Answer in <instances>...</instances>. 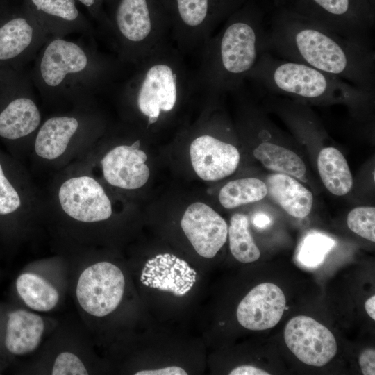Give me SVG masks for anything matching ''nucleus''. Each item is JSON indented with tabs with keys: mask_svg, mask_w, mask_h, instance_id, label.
Wrapping results in <instances>:
<instances>
[{
	"mask_svg": "<svg viewBox=\"0 0 375 375\" xmlns=\"http://www.w3.org/2000/svg\"><path fill=\"white\" fill-rule=\"evenodd\" d=\"M267 51L284 60L312 67L374 93L375 53L369 47L347 39L282 7L267 31Z\"/></svg>",
	"mask_w": 375,
	"mask_h": 375,
	"instance_id": "obj_1",
	"label": "nucleus"
},
{
	"mask_svg": "<svg viewBox=\"0 0 375 375\" xmlns=\"http://www.w3.org/2000/svg\"><path fill=\"white\" fill-rule=\"evenodd\" d=\"M264 13L254 0L233 12L201 47L194 72L196 87L212 96L237 92L267 49Z\"/></svg>",
	"mask_w": 375,
	"mask_h": 375,
	"instance_id": "obj_2",
	"label": "nucleus"
},
{
	"mask_svg": "<svg viewBox=\"0 0 375 375\" xmlns=\"http://www.w3.org/2000/svg\"><path fill=\"white\" fill-rule=\"evenodd\" d=\"M135 67V72L123 85V92L146 118L147 128L158 124L162 115L172 113L179 101L197 88L194 72L171 40Z\"/></svg>",
	"mask_w": 375,
	"mask_h": 375,
	"instance_id": "obj_3",
	"label": "nucleus"
},
{
	"mask_svg": "<svg viewBox=\"0 0 375 375\" xmlns=\"http://www.w3.org/2000/svg\"><path fill=\"white\" fill-rule=\"evenodd\" d=\"M247 80L271 93L315 102H343L356 106L372 99V93L343 79L303 63L278 59L268 51L259 56Z\"/></svg>",
	"mask_w": 375,
	"mask_h": 375,
	"instance_id": "obj_4",
	"label": "nucleus"
},
{
	"mask_svg": "<svg viewBox=\"0 0 375 375\" xmlns=\"http://www.w3.org/2000/svg\"><path fill=\"white\" fill-rule=\"evenodd\" d=\"M106 26L112 32L119 59L136 65L170 41V24L161 0H112Z\"/></svg>",
	"mask_w": 375,
	"mask_h": 375,
	"instance_id": "obj_5",
	"label": "nucleus"
},
{
	"mask_svg": "<svg viewBox=\"0 0 375 375\" xmlns=\"http://www.w3.org/2000/svg\"><path fill=\"white\" fill-rule=\"evenodd\" d=\"M248 0H161L170 24V40L183 55L203 44Z\"/></svg>",
	"mask_w": 375,
	"mask_h": 375,
	"instance_id": "obj_6",
	"label": "nucleus"
},
{
	"mask_svg": "<svg viewBox=\"0 0 375 375\" xmlns=\"http://www.w3.org/2000/svg\"><path fill=\"white\" fill-rule=\"evenodd\" d=\"M113 72L110 63L92 55L81 44L54 36L41 51L37 77L42 88L58 91L86 75L103 83Z\"/></svg>",
	"mask_w": 375,
	"mask_h": 375,
	"instance_id": "obj_7",
	"label": "nucleus"
},
{
	"mask_svg": "<svg viewBox=\"0 0 375 375\" xmlns=\"http://www.w3.org/2000/svg\"><path fill=\"white\" fill-rule=\"evenodd\" d=\"M292 11L357 43L372 47L375 5L370 0H292Z\"/></svg>",
	"mask_w": 375,
	"mask_h": 375,
	"instance_id": "obj_8",
	"label": "nucleus"
},
{
	"mask_svg": "<svg viewBox=\"0 0 375 375\" xmlns=\"http://www.w3.org/2000/svg\"><path fill=\"white\" fill-rule=\"evenodd\" d=\"M44 34L22 0H0V67L18 70Z\"/></svg>",
	"mask_w": 375,
	"mask_h": 375,
	"instance_id": "obj_9",
	"label": "nucleus"
},
{
	"mask_svg": "<svg viewBox=\"0 0 375 375\" xmlns=\"http://www.w3.org/2000/svg\"><path fill=\"white\" fill-rule=\"evenodd\" d=\"M125 287L121 269L108 262H99L80 275L76 297L81 307L91 315L104 317L114 311L122 299Z\"/></svg>",
	"mask_w": 375,
	"mask_h": 375,
	"instance_id": "obj_10",
	"label": "nucleus"
},
{
	"mask_svg": "<svg viewBox=\"0 0 375 375\" xmlns=\"http://www.w3.org/2000/svg\"><path fill=\"white\" fill-rule=\"evenodd\" d=\"M62 211L78 222L104 221L112 215L111 201L102 185L93 177L81 175L64 181L58 191Z\"/></svg>",
	"mask_w": 375,
	"mask_h": 375,
	"instance_id": "obj_11",
	"label": "nucleus"
},
{
	"mask_svg": "<svg viewBox=\"0 0 375 375\" xmlns=\"http://www.w3.org/2000/svg\"><path fill=\"white\" fill-rule=\"evenodd\" d=\"M289 349L301 362L322 367L336 354L337 342L333 333L313 318L299 315L292 318L284 331Z\"/></svg>",
	"mask_w": 375,
	"mask_h": 375,
	"instance_id": "obj_12",
	"label": "nucleus"
},
{
	"mask_svg": "<svg viewBox=\"0 0 375 375\" xmlns=\"http://www.w3.org/2000/svg\"><path fill=\"white\" fill-rule=\"evenodd\" d=\"M181 226L197 253L206 258L215 257L227 239L226 221L203 203L190 205L183 214Z\"/></svg>",
	"mask_w": 375,
	"mask_h": 375,
	"instance_id": "obj_13",
	"label": "nucleus"
},
{
	"mask_svg": "<svg viewBox=\"0 0 375 375\" xmlns=\"http://www.w3.org/2000/svg\"><path fill=\"white\" fill-rule=\"evenodd\" d=\"M285 297L281 289L272 283L253 288L237 308L238 322L249 330H265L275 326L285 308Z\"/></svg>",
	"mask_w": 375,
	"mask_h": 375,
	"instance_id": "obj_14",
	"label": "nucleus"
},
{
	"mask_svg": "<svg viewBox=\"0 0 375 375\" xmlns=\"http://www.w3.org/2000/svg\"><path fill=\"white\" fill-rule=\"evenodd\" d=\"M190 154L194 170L204 181H217L231 175L240 159L235 146L208 134L192 142Z\"/></svg>",
	"mask_w": 375,
	"mask_h": 375,
	"instance_id": "obj_15",
	"label": "nucleus"
},
{
	"mask_svg": "<svg viewBox=\"0 0 375 375\" xmlns=\"http://www.w3.org/2000/svg\"><path fill=\"white\" fill-rule=\"evenodd\" d=\"M140 140L131 145L122 144L108 151L101 160L105 180L122 189L135 190L142 187L149 177L145 164L146 153L140 149Z\"/></svg>",
	"mask_w": 375,
	"mask_h": 375,
	"instance_id": "obj_16",
	"label": "nucleus"
},
{
	"mask_svg": "<svg viewBox=\"0 0 375 375\" xmlns=\"http://www.w3.org/2000/svg\"><path fill=\"white\" fill-rule=\"evenodd\" d=\"M196 276V272L185 260L164 253L147 260L140 280L148 287L183 296L193 287Z\"/></svg>",
	"mask_w": 375,
	"mask_h": 375,
	"instance_id": "obj_17",
	"label": "nucleus"
},
{
	"mask_svg": "<svg viewBox=\"0 0 375 375\" xmlns=\"http://www.w3.org/2000/svg\"><path fill=\"white\" fill-rule=\"evenodd\" d=\"M44 31L62 37L87 27L76 0H22Z\"/></svg>",
	"mask_w": 375,
	"mask_h": 375,
	"instance_id": "obj_18",
	"label": "nucleus"
},
{
	"mask_svg": "<svg viewBox=\"0 0 375 375\" xmlns=\"http://www.w3.org/2000/svg\"><path fill=\"white\" fill-rule=\"evenodd\" d=\"M81 127V122L74 116L49 117L38 128L34 143L35 153L44 160L58 159L65 153Z\"/></svg>",
	"mask_w": 375,
	"mask_h": 375,
	"instance_id": "obj_19",
	"label": "nucleus"
},
{
	"mask_svg": "<svg viewBox=\"0 0 375 375\" xmlns=\"http://www.w3.org/2000/svg\"><path fill=\"white\" fill-rule=\"evenodd\" d=\"M42 317L24 310L10 312L6 322L4 344L14 355H24L38 347L44 331Z\"/></svg>",
	"mask_w": 375,
	"mask_h": 375,
	"instance_id": "obj_20",
	"label": "nucleus"
},
{
	"mask_svg": "<svg viewBox=\"0 0 375 375\" xmlns=\"http://www.w3.org/2000/svg\"><path fill=\"white\" fill-rule=\"evenodd\" d=\"M266 185L267 194L290 215L303 218L310 212L312 194L295 178L275 173L267 177Z\"/></svg>",
	"mask_w": 375,
	"mask_h": 375,
	"instance_id": "obj_21",
	"label": "nucleus"
},
{
	"mask_svg": "<svg viewBox=\"0 0 375 375\" xmlns=\"http://www.w3.org/2000/svg\"><path fill=\"white\" fill-rule=\"evenodd\" d=\"M317 168L326 188L337 196L347 194L353 185V178L343 154L337 149H322L317 158Z\"/></svg>",
	"mask_w": 375,
	"mask_h": 375,
	"instance_id": "obj_22",
	"label": "nucleus"
},
{
	"mask_svg": "<svg viewBox=\"0 0 375 375\" xmlns=\"http://www.w3.org/2000/svg\"><path fill=\"white\" fill-rule=\"evenodd\" d=\"M254 157L267 169L303 179L306 167L303 160L292 151L269 142H262L254 149Z\"/></svg>",
	"mask_w": 375,
	"mask_h": 375,
	"instance_id": "obj_23",
	"label": "nucleus"
},
{
	"mask_svg": "<svg viewBox=\"0 0 375 375\" xmlns=\"http://www.w3.org/2000/svg\"><path fill=\"white\" fill-rule=\"evenodd\" d=\"M16 290L26 306L37 311H49L58 303L59 294L56 289L41 276L24 273L16 281Z\"/></svg>",
	"mask_w": 375,
	"mask_h": 375,
	"instance_id": "obj_24",
	"label": "nucleus"
},
{
	"mask_svg": "<svg viewBox=\"0 0 375 375\" xmlns=\"http://www.w3.org/2000/svg\"><path fill=\"white\" fill-rule=\"evenodd\" d=\"M267 194L266 183L256 178H243L231 181L224 185L219 194L221 205L232 209L264 199Z\"/></svg>",
	"mask_w": 375,
	"mask_h": 375,
	"instance_id": "obj_25",
	"label": "nucleus"
},
{
	"mask_svg": "<svg viewBox=\"0 0 375 375\" xmlns=\"http://www.w3.org/2000/svg\"><path fill=\"white\" fill-rule=\"evenodd\" d=\"M228 234L231 252L238 261L249 263L260 258V250L249 231L244 215L237 213L231 217Z\"/></svg>",
	"mask_w": 375,
	"mask_h": 375,
	"instance_id": "obj_26",
	"label": "nucleus"
},
{
	"mask_svg": "<svg viewBox=\"0 0 375 375\" xmlns=\"http://www.w3.org/2000/svg\"><path fill=\"white\" fill-rule=\"evenodd\" d=\"M335 244L333 239L319 233H308L301 241L296 251V260L303 267L315 268L319 266Z\"/></svg>",
	"mask_w": 375,
	"mask_h": 375,
	"instance_id": "obj_27",
	"label": "nucleus"
},
{
	"mask_svg": "<svg viewBox=\"0 0 375 375\" xmlns=\"http://www.w3.org/2000/svg\"><path fill=\"white\" fill-rule=\"evenodd\" d=\"M347 226L357 235L375 242V208L360 206L351 210L347 216Z\"/></svg>",
	"mask_w": 375,
	"mask_h": 375,
	"instance_id": "obj_28",
	"label": "nucleus"
},
{
	"mask_svg": "<svg viewBox=\"0 0 375 375\" xmlns=\"http://www.w3.org/2000/svg\"><path fill=\"white\" fill-rule=\"evenodd\" d=\"M53 375H85L88 374L82 361L69 352L60 353L53 366Z\"/></svg>",
	"mask_w": 375,
	"mask_h": 375,
	"instance_id": "obj_29",
	"label": "nucleus"
},
{
	"mask_svg": "<svg viewBox=\"0 0 375 375\" xmlns=\"http://www.w3.org/2000/svg\"><path fill=\"white\" fill-rule=\"evenodd\" d=\"M85 7L90 13L97 19L106 24V15L103 8V0H76Z\"/></svg>",
	"mask_w": 375,
	"mask_h": 375,
	"instance_id": "obj_30",
	"label": "nucleus"
},
{
	"mask_svg": "<svg viewBox=\"0 0 375 375\" xmlns=\"http://www.w3.org/2000/svg\"><path fill=\"white\" fill-rule=\"evenodd\" d=\"M359 365L364 375L375 374V351L365 350L359 357Z\"/></svg>",
	"mask_w": 375,
	"mask_h": 375,
	"instance_id": "obj_31",
	"label": "nucleus"
},
{
	"mask_svg": "<svg viewBox=\"0 0 375 375\" xmlns=\"http://www.w3.org/2000/svg\"><path fill=\"white\" fill-rule=\"evenodd\" d=\"M135 375H187V372L178 366L166 367L158 369L142 370L135 374Z\"/></svg>",
	"mask_w": 375,
	"mask_h": 375,
	"instance_id": "obj_32",
	"label": "nucleus"
},
{
	"mask_svg": "<svg viewBox=\"0 0 375 375\" xmlns=\"http://www.w3.org/2000/svg\"><path fill=\"white\" fill-rule=\"evenodd\" d=\"M230 375H269L267 372L251 365H242L233 369Z\"/></svg>",
	"mask_w": 375,
	"mask_h": 375,
	"instance_id": "obj_33",
	"label": "nucleus"
},
{
	"mask_svg": "<svg viewBox=\"0 0 375 375\" xmlns=\"http://www.w3.org/2000/svg\"><path fill=\"white\" fill-rule=\"evenodd\" d=\"M270 222L271 220L269 217L262 213L256 215L253 219V224L256 227L260 228H265L270 223Z\"/></svg>",
	"mask_w": 375,
	"mask_h": 375,
	"instance_id": "obj_34",
	"label": "nucleus"
},
{
	"mask_svg": "<svg viewBox=\"0 0 375 375\" xmlns=\"http://www.w3.org/2000/svg\"><path fill=\"white\" fill-rule=\"evenodd\" d=\"M366 312L371 318L375 319V296L369 298L365 303Z\"/></svg>",
	"mask_w": 375,
	"mask_h": 375,
	"instance_id": "obj_35",
	"label": "nucleus"
},
{
	"mask_svg": "<svg viewBox=\"0 0 375 375\" xmlns=\"http://www.w3.org/2000/svg\"><path fill=\"white\" fill-rule=\"evenodd\" d=\"M275 3L278 6H283L285 3H290L292 0H274Z\"/></svg>",
	"mask_w": 375,
	"mask_h": 375,
	"instance_id": "obj_36",
	"label": "nucleus"
},
{
	"mask_svg": "<svg viewBox=\"0 0 375 375\" xmlns=\"http://www.w3.org/2000/svg\"><path fill=\"white\" fill-rule=\"evenodd\" d=\"M6 69L0 67V81H1V78H2V76H3V74H4L5 71H6Z\"/></svg>",
	"mask_w": 375,
	"mask_h": 375,
	"instance_id": "obj_37",
	"label": "nucleus"
},
{
	"mask_svg": "<svg viewBox=\"0 0 375 375\" xmlns=\"http://www.w3.org/2000/svg\"><path fill=\"white\" fill-rule=\"evenodd\" d=\"M112 0H103L104 1V3H106L108 4V3H110Z\"/></svg>",
	"mask_w": 375,
	"mask_h": 375,
	"instance_id": "obj_38",
	"label": "nucleus"
}]
</instances>
